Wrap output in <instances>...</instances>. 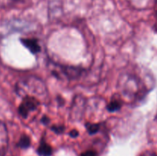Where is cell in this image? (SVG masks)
I'll list each match as a JSON object with an SVG mask.
<instances>
[{"label": "cell", "mask_w": 157, "mask_h": 156, "mask_svg": "<svg viewBox=\"0 0 157 156\" xmlns=\"http://www.w3.org/2000/svg\"><path fill=\"white\" fill-rule=\"evenodd\" d=\"M121 90L126 97L133 101H140L153 88L154 83L136 73L125 74L121 80Z\"/></svg>", "instance_id": "cell-1"}, {"label": "cell", "mask_w": 157, "mask_h": 156, "mask_svg": "<svg viewBox=\"0 0 157 156\" xmlns=\"http://www.w3.org/2000/svg\"><path fill=\"white\" fill-rule=\"evenodd\" d=\"M16 93L21 97L32 96L41 101L47 96V88L42 80L37 77H27L16 84Z\"/></svg>", "instance_id": "cell-2"}, {"label": "cell", "mask_w": 157, "mask_h": 156, "mask_svg": "<svg viewBox=\"0 0 157 156\" xmlns=\"http://www.w3.org/2000/svg\"><path fill=\"white\" fill-rule=\"evenodd\" d=\"M52 73L58 77H65L66 79H75L81 75L83 69L80 67H69L61 64H52Z\"/></svg>", "instance_id": "cell-3"}, {"label": "cell", "mask_w": 157, "mask_h": 156, "mask_svg": "<svg viewBox=\"0 0 157 156\" xmlns=\"http://www.w3.org/2000/svg\"><path fill=\"white\" fill-rule=\"evenodd\" d=\"M41 105V101L32 96L23 97L21 104L18 106V113L23 119H26L31 113L35 111Z\"/></svg>", "instance_id": "cell-4"}, {"label": "cell", "mask_w": 157, "mask_h": 156, "mask_svg": "<svg viewBox=\"0 0 157 156\" xmlns=\"http://www.w3.org/2000/svg\"><path fill=\"white\" fill-rule=\"evenodd\" d=\"M9 146V134L6 124L0 121V156H5Z\"/></svg>", "instance_id": "cell-5"}, {"label": "cell", "mask_w": 157, "mask_h": 156, "mask_svg": "<svg viewBox=\"0 0 157 156\" xmlns=\"http://www.w3.org/2000/svg\"><path fill=\"white\" fill-rule=\"evenodd\" d=\"M21 44L32 54H38L41 51V47L38 40L35 38H21Z\"/></svg>", "instance_id": "cell-6"}, {"label": "cell", "mask_w": 157, "mask_h": 156, "mask_svg": "<svg viewBox=\"0 0 157 156\" xmlns=\"http://www.w3.org/2000/svg\"><path fill=\"white\" fill-rule=\"evenodd\" d=\"M123 105L122 99L121 96H113L109 103L107 106V110L110 113H114V112L118 111L121 109Z\"/></svg>", "instance_id": "cell-7"}, {"label": "cell", "mask_w": 157, "mask_h": 156, "mask_svg": "<svg viewBox=\"0 0 157 156\" xmlns=\"http://www.w3.org/2000/svg\"><path fill=\"white\" fill-rule=\"evenodd\" d=\"M53 152L52 148L50 145L47 143L45 141L41 140L40 142V145L37 149V153L40 156H51Z\"/></svg>", "instance_id": "cell-8"}, {"label": "cell", "mask_w": 157, "mask_h": 156, "mask_svg": "<svg viewBox=\"0 0 157 156\" xmlns=\"http://www.w3.org/2000/svg\"><path fill=\"white\" fill-rule=\"evenodd\" d=\"M30 138H29L27 135H22L18 142V146L21 148H27L30 146Z\"/></svg>", "instance_id": "cell-9"}, {"label": "cell", "mask_w": 157, "mask_h": 156, "mask_svg": "<svg viewBox=\"0 0 157 156\" xmlns=\"http://www.w3.org/2000/svg\"><path fill=\"white\" fill-rule=\"evenodd\" d=\"M86 128H87V131L88 132L89 134L94 135L99 131L100 128H101V125L99 123L88 122V123H86Z\"/></svg>", "instance_id": "cell-10"}, {"label": "cell", "mask_w": 157, "mask_h": 156, "mask_svg": "<svg viewBox=\"0 0 157 156\" xmlns=\"http://www.w3.org/2000/svg\"><path fill=\"white\" fill-rule=\"evenodd\" d=\"M51 128H52V131H53L54 132L56 133V134H61V133L64 132V126L60 125H53Z\"/></svg>", "instance_id": "cell-11"}, {"label": "cell", "mask_w": 157, "mask_h": 156, "mask_svg": "<svg viewBox=\"0 0 157 156\" xmlns=\"http://www.w3.org/2000/svg\"><path fill=\"white\" fill-rule=\"evenodd\" d=\"M81 156H98V154H97L96 151H93V150H88V151L83 152L81 154Z\"/></svg>", "instance_id": "cell-12"}, {"label": "cell", "mask_w": 157, "mask_h": 156, "mask_svg": "<svg viewBox=\"0 0 157 156\" xmlns=\"http://www.w3.org/2000/svg\"><path fill=\"white\" fill-rule=\"evenodd\" d=\"M78 135H79V132H78L77 131L76 129L71 130V131L70 132H69V136H70L71 138L78 137Z\"/></svg>", "instance_id": "cell-13"}, {"label": "cell", "mask_w": 157, "mask_h": 156, "mask_svg": "<svg viewBox=\"0 0 157 156\" xmlns=\"http://www.w3.org/2000/svg\"><path fill=\"white\" fill-rule=\"evenodd\" d=\"M49 121H50L49 118L48 117V116H43L41 119V122H42L43 124H44V125H47V124L49 122Z\"/></svg>", "instance_id": "cell-14"}, {"label": "cell", "mask_w": 157, "mask_h": 156, "mask_svg": "<svg viewBox=\"0 0 157 156\" xmlns=\"http://www.w3.org/2000/svg\"><path fill=\"white\" fill-rule=\"evenodd\" d=\"M141 156H156V155L155 154H153V153L146 152V153H144V154H143Z\"/></svg>", "instance_id": "cell-15"}]
</instances>
